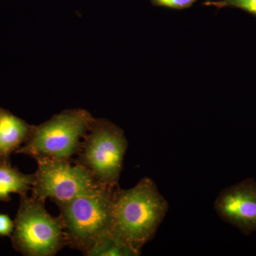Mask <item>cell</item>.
<instances>
[{"instance_id":"obj_9","label":"cell","mask_w":256,"mask_h":256,"mask_svg":"<svg viewBox=\"0 0 256 256\" xmlns=\"http://www.w3.org/2000/svg\"><path fill=\"white\" fill-rule=\"evenodd\" d=\"M34 180L35 174H23L8 160L0 161V202L10 201L11 194L25 196L32 190Z\"/></svg>"},{"instance_id":"obj_13","label":"cell","mask_w":256,"mask_h":256,"mask_svg":"<svg viewBox=\"0 0 256 256\" xmlns=\"http://www.w3.org/2000/svg\"><path fill=\"white\" fill-rule=\"evenodd\" d=\"M14 226V222L8 215L0 214V235L11 236Z\"/></svg>"},{"instance_id":"obj_10","label":"cell","mask_w":256,"mask_h":256,"mask_svg":"<svg viewBox=\"0 0 256 256\" xmlns=\"http://www.w3.org/2000/svg\"><path fill=\"white\" fill-rule=\"evenodd\" d=\"M141 252L133 248L112 232L106 234L87 252L88 256H138Z\"/></svg>"},{"instance_id":"obj_8","label":"cell","mask_w":256,"mask_h":256,"mask_svg":"<svg viewBox=\"0 0 256 256\" xmlns=\"http://www.w3.org/2000/svg\"><path fill=\"white\" fill-rule=\"evenodd\" d=\"M32 129L33 126L0 108V161L16 152L28 140Z\"/></svg>"},{"instance_id":"obj_6","label":"cell","mask_w":256,"mask_h":256,"mask_svg":"<svg viewBox=\"0 0 256 256\" xmlns=\"http://www.w3.org/2000/svg\"><path fill=\"white\" fill-rule=\"evenodd\" d=\"M38 169L32 186V196L45 202L50 198L56 204L74 198L94 195L106 188L96 181L92 173L70 160H38Z\"/></svg>"},{"instance_id":"obj_11","label":"cell","mask_w":256,"mask_h":256,"mask_svg":"<svg viewBox=\"0 0 256 256\" xmlns=\"http://www.w3.org/2000/svg\"><path fill=\"white\" fill-rule=\"evenodd\" d=\"M204 4L215 8H234L247 12L256 16V0H210Z\"/></svg>"},{"instance_id":"obj_12","label":"cell","mask_w":256,"mask_h":256,"mask_svg":"<svg viewBox=\"0 0 256 256\" xmlns=\"http://www.w3.org/2000/svg\"><path fill=\"white\" fill-rule=\"evenodd\" d=\"M154 6L174 10H184L191 8L197 0H150Z\"/></svg>"},{"instance_id":"obj_7","label":"cell","mask_w":256,"mask_h":256,"mask_svg":"<svg viewBox=\"0 0 256 256\" xmlns=\"http://www.w3.org/2000/svg\"><path fill=\"white\" fill-rule=\"evenodd\" d=\"M220 220L244 234L256 232V181L248 178L224 188L214 202Z\"/></svg>"},{"instance_id":"obj_4","label":"cell","mask_w":256,"mask_h":256,"mask_svg":"<svg viewBox=\"0 0 256 256\" xmlns=\"http://www.w3.org/2000/svg\"><path fill=\"white\" fill-rule=\"evenodd\" d=\"M12 240L16 250L28 256H53L67 246L63 222L50 214L44 202L22 196Z\"/></svg>"},{"instance_id":"obj_5","label":"cell","mask_w":256,"mask_h":256,"mask_svg":"<svg viewBox=\"0 0 256 256\" xmlns=\"http://www.w3.org/2000/svg\"><path fill=\"white\" fill-rule=\"evenodd\" d=\"M128 146L120 128L108 120L95 119L74 162L86 168L102 186H118Z\"/></svg>"},{"instance_id":"obj_2","label":"cell","mask_w":256,"mask_h":256,"mask_svg":"<svg viewBox=\"0 0 256 256\" xmlns=\"http://www.w3.org/2000/svg\"><path fill=\"white\" fill-rule=\"evenodd\" d=\"M94 118L84 109H72L55 114L40 126H33L28 140L18 154L42 160H72L78 156Z\"/></svg>"},{"instance_id":"obj_3","label":"cell","mask_w":256,"mask_h":256,"mask_svg":"<svg viewBox=\"0 0 256 256\" xmlns=\"http://www.w3.org/2000/svg\"><path fill=\"white\" fill-rule=\"evenodd\" d=\"M118 186L57 204L67 246L86 255L98 240L112 232L114 194Z\"/></svg>"},{"instance_id":"obj_1","label":"cell","mask_w":256,"mask_h":256,"mask_svg":"<svg viewBox=\"0 0 256 256\" xmlns=\"http://www.w3.org/2000/svg\"><path fill=\"white\" fill-rule=\"evenodd\" d=\"M169 203L154 180L141 178L136 186L114 191L112 232L141 252L156 236L169 210Z\"/></svg>"}]
</instances>
